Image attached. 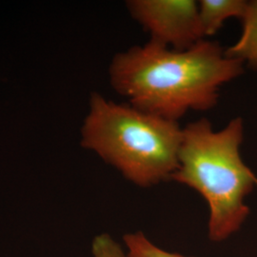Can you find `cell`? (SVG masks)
<instances>
[{
  "label": "cell",
  "mask_w": 257,
  "mask_h": 257,
  "mask_svg": "<svg viewBox=\"0 0 257 257\" xmlns=\"http://www.w3.org/2000/svg\"><path fill=\"white\" fill-rule=\"evenodd\" d=\"M244 64L217 41L175 51L150 40L113 57L110 84L133 107L177 122L189 110L212 109L221 86L244 74Z\"/></svg>",
  "instance_id": "cell-1"
},
{
  "label": "cell",
  "mask_w": 257,
  "mask_h": 257,
  "mask_svg": "<svg viewBox=\"0 0 257 257\" xmlns=\"http://www.w3.org/2000/svg\"><path fill=\"white\" fill-rule=\"evenodd\" d=\"M243 137L241 117L218 132L206 118L182 128L179 165L171 180L195 190L208 203V234L213 242L240 230L249 214L245 199L257 188V176L240 154Z\"/></svg>",
  "instance_id": "cell-2"
},
{
  "label": "cell",
  "mask_w": 257,
  "mask_h": 257,
  "mask_svg": "<svg viewBox=\"0 0 257 257\" xmlns=\"http://www.w3.org/2000/svg\"><path fill=\"white\" fill-rule=\"evenodd\" d=\"M182 128L93 92L81 130V145L117 169L128 181L149 188L171 179L178 168Z\"/></svg>",
  "instance_id": "cell-3"
},
{
  "label": "cell",
  "mask_w": 257,
  "mask_h": 257,
  "mask_svg": "<svg viewBox=\"0 0 257 257\" xmlns=\"http://www.w3.org/2000/svg\"><path fill=\"white\" fill-rule=\"evenodd\" d=\"M127 7L151 34L150 40L175 51H186L205 37L193 0H131Z\"/></svg>",
  "instance_id": "cell-4"
},
{
  "label": "cell",
  "mask_w": 257,
  "mask_h": 257,
  "mask_svg": "<svg viewBox=\"0 0 257 257\" xmlns=\"http://www.w3.org/2000/svg\"><path fill=\"white\" fill-rule=\"evenodd\" d=\"M247 3L244 0H200L198 12L204 37L215 35L230 18L241 19Z\"/></svg>",
  "instance_id": "cell-5"
},
{
  "label": "cell",
  "mask_w": 257,
  "mask_h": 257,
  "mask_svg": "<svg viewBox=\"0 0 257 257\" xmlns=\"http://www.w3.org/2000/svg\"><path fill=\"white\" fill-rule=\"evenodd\" d=\"M241 20V37L235 44L225 50V54L228 57L257 67V0L248 1Z\"/></svg>",
  "instance_id": "cell-6"
},
{
  "label": "cell",
  "mask_w": 257,
  "mask_h": 257,
  "mask_svg": "<svg viewBox=\"0 0 257 257\" xmlns=\"http://www.w3.org/2000/svg\"><path fill=\"white\" fill-rule=\"evenodd\" d=\"M123 240L130 257H190L159 248L140 231L127 233Z\"/></svg>",
  "instance_id": "cell-7"
},
{
  "label": "cell",
  "mask_w": 257,
  "mask_h": 257,
  "mask_svg": "<svg viewBox=\"0 0 257 257\" xmlns=\"http://www.w3.org/2000/svg\"><path fill=\"white\" fill-rule=\"evenodd\" d=\"M92 253L93 257H130L109 233H101L93 238Z\"/></svg>",
  "instance_id": "cell-8"
}]
</instances>
